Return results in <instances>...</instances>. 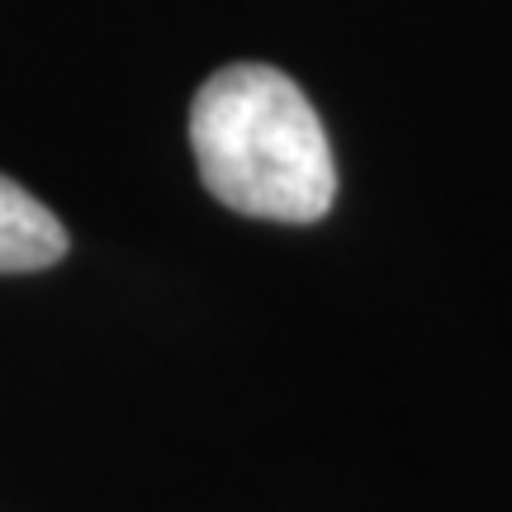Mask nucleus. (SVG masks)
I'll return each mask as SVG.
<instances>
[{"mask_svg":"<svg viewBox=\"0 0 512 512\" xmlns=\"http://www.w3.org/2000/svg\"><path fill=\"white\" fill-rule=\"evenodd\" d=\"M204 190L247 219L313 223L337 200V166L309 95L280 67L233 62L190 105Z\"/></svg>","mask_w":512,"mask_h":512,"instance_id":"nucleus-1","label":"nucleus"},{"mask_svg":"<svg viewBox=\"0 0 512 512\" xmlns=\"http://www.w3.org/2000/svg\"><path fill=\"white\" fill-rule=\"evenodd\" d=\"M67 256V228L43 200L0 176V275L48 271Z\"/></svg>","mask_w":512,"mask_h":512,"instance_id":"nucleus-2","label":"nucleus"}]
</instances>
